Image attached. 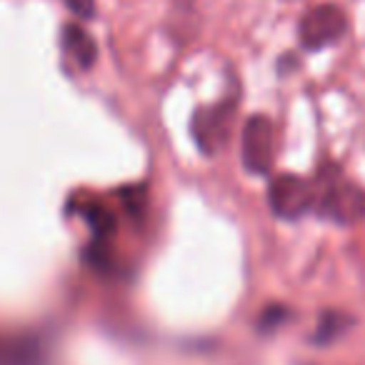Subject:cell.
Listing matches in <instances>:
<instances>
[{
  "instance_id": "6da1fadb",
  "label": "cell",
  "mask_w": 365,
  "mask_h": 365,
  "mask_svg": "<svg viewBox=\"0 0 365 365\" xmlns=\"http://www.w3.org/2000/svg\"><path fill=\"white\" fill-rule=\"evenodd\" d=\"M315 185V213L338 225H355L365 220V188L345 180L338 165H323Z\"/></svg>"
},
{
  "instance_id": "7a4b0ae2",
  "label": "cell",
  "mask_w": 365,
  "mask_h": 365,
  "mask_svg": "<svg viewBox=\"0 0 365 365\" xmlns=\"http://www.w3.org/2000/svg\"><path fill=\"white\" fill-rule=\"evenodd\" d=\"M235 115H238V98L228 96L213 106H203L190 118V135L195 145L205 155H218L233 133Z\"/></svg>"
},
{
  "instance_id": "3957f363",
  "label": "cell",
  "mask_w": 365,
  "mask_h": 365,
  "mask_svg": "<svg viewBox=\"0 0 365 365\" xmlns=\"http://www.w3.org/2000/svg\"><path fill=\"white\" fill-rule=\"evenodd\" d=\"M270 210L280 220H298L315 208V185L293 173L275 175L268 185Z\"/></svg>"
},
{
  "instance_id": "277c9868",
  "label": "cell",
  "mask_w": 365,
  "mask_h": 365,
  "mask_svg": "<svg viewBox=\"0 0 365 365\" xmlns=\"http://www.w3.org/2000/svg\"><path fill=\"white\" fill-rule=\"evenodd\" d=\"M348 31V18L333 3L315 6L300 18L298 38L305 51H323L340 41Z\"/></svg>"
},
{
  "instance_id": "5b68a950",
  "label": "cell",
  "mask_w": 365,
  "mask_h": 365,
  "mask_svg": "<svg viewBox=\"0 0 365 365\" xmlns=\"http://www.w3.org/2000/svg\"><path fill=\"white\" fill-rule=\"evenodd\" d=\"M240 160L253 175H268L275 160V125L268 115H250L243 125Z\"/></svg>"
},
{
  "instance_id": "8992f818",
  "label": "cell",
  "mask_w": 365,
  "mask_h": 365,
  "mask_svg": "<svg viewBox=\"0 0 365 365\" xmlns=\"http://www.w3.org/2000/svg\"><path fill=\"white\" fill-rule=\"evenodd\" d=\"M63 48H66V53L73 58V63H76L81 71H91L98 63L96 41H93L91 33L83 31L76 23H68V26L63 28Z\"/></svg>"
},
{
  "instance_id": "52a82bcc",
  "label": "cell",
  "mask_w": 365,
  "mask_h": 365,
  "mask_svg": "<svg viewBox=\"0 0 365 365\" xmlns=\"http://www.w3.org/2000/svg\"><path fill=\"white\" fill-rule=\"evenodd\" d=\"M78 213L88 223V228L93 230V240H103V243H110V238L118 230V218L113 215V210L106 203H98V200H83L78 203Z\"/></svg>"
},
{
  "instance_id": "ba28073f",
  "label": "cell",
  "mask_w": 365,
  "mask_h": 365,
  "mask_svg": "<svg viewBox=\"0 0 365 365\" xmlns=\"http://www.w3.org/2000/svg\"><path fill=\"white\" fill-rule=\"evenodd\" d=\"M120 203L128 215H133L135 220L143 218V210H145V185H128V188H123Z\"/></svg>"
},
{
  "instance_id": "9c48e42d",
  "label": "cell",
  "mask_w": 365,
  "mask_h": 365,
  "mask_svg": "<svg viewBox=\"0 0 365 365\" xmlns=\"http://www.w3.org/2000/svg\"><path fill=\"white\" fill-rule=\"evenodd\" d=\"M68 11L76 18H83V21H91L96 16V0H66Z\"/></svg>"
},
{
  "instance_id": "30bf717a",
  "label": "cell",
  "mask_w": 365,
  "mask_h": 365,
  "mask_svg": "<svg viewBox=\"0 0 365 365\" xmlns=\"http://www.w3.org/2000/svg\"><path fill=\"white\" fill-rule=\"evenodd\" d=\"M175 3H178V6H182V8H190V6H193V0H175Z\"/></svg>"
}]
</instances>
